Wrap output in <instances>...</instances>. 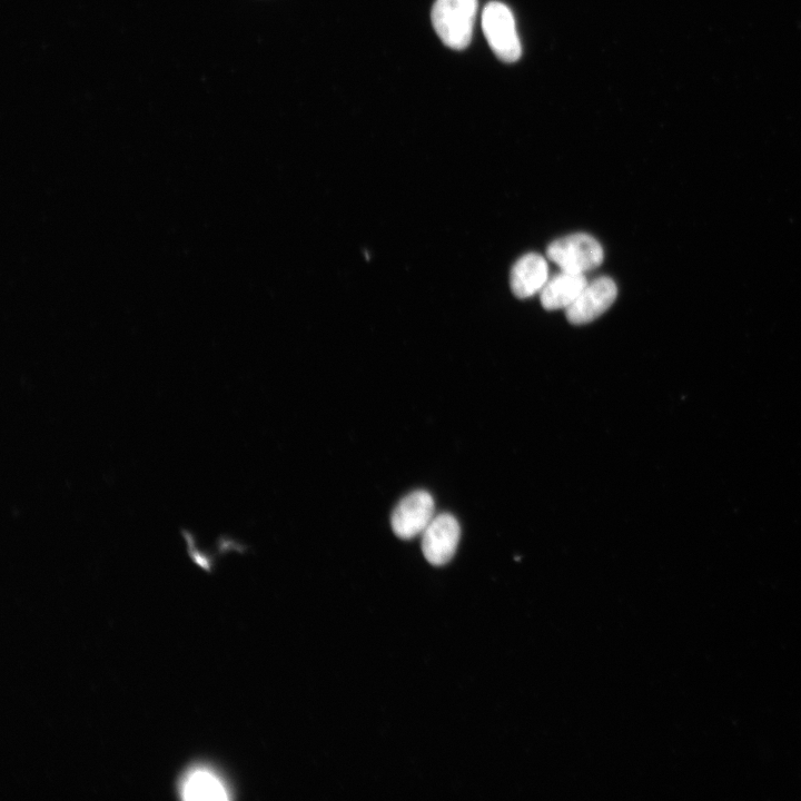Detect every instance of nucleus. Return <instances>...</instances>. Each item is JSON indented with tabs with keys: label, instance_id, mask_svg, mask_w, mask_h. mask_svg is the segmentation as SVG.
<instances>
[{
	"label": "nucleus",
	"instance_id": "1",
	"mask_svg": "<svg viewBox=\"0 0 801 801\" xmlns=\"http://www.w3.org/2000/svg\"><path fill=\"white\" fill-rule=\"evenodd\" d=\"M477 0H436L431 12L433 27L447 47L462 50L472 39Z\"/></svg>",
	"mask_w": 801,
	"mask_h": 801
},
{
	"label": "nucleus",
	"instance_id": "2",
	"mask_svg": "<svg viewBox=\"0 0 801 801\" xmlns=\"http://www.w3.org/2000/svg\"><path fill=\"white\" fill-rule=\"evenodd\" d=\"M485 38L494 53L505 62L516 61L522 52L511 9L498 1L487 3L482 13Z\"/></svg>",
	"mask_w": 801,
	"mask_h": 801
},
{
	"label": "nucleus",
	"instance_id": "3",
	"mask_svg": "<svg viewBox=\"0 0 801 801\" xmlns=\"http://www.w3.org/2000/svg\"><path fill=\"white\" fill-rule=\"evenodd\" d=\"M546 256L562 270L584 274L603 261L600 243L586 234H573L552 241Z\"/></svg>",
	"mask_w": 801,
	"mask_h": 801
},
{
	"label": "nucleus",
	"instance_id": "4",
	"mask_svg": "<svg viewBox=\"0 0 801 801\" xmlns=\"http://www.w3.org/2000/svg\"><path fill=\"white\" fill-rule=\"evenodd\" d=\"M434 511L432 495L426 491H414L394 508L390 517L392 528L403 540L413 538L423 534L435 516Z\"/></svg>",
	"mask_w": 801,
	"mask_h": 801
},
{
	"label": "nucleus",
	"instance_id": "5",
	"mask_svg": "<svg viewBox=\"0 0 801 801\" xmlns=\"http://www.w3.org/2000/svg\"><path fill=\"white\" fill-rule=\"evenodd\" d=\"M422 550L427 562L435 566L448 563L457 548L461 527L449 513L435 515L423 532Z\"/></svg>",
	"mask_w": 801,
	"mask_h": 801
},
{
	"label": "nucleus",
	"instance_id": "6",
	"mask_svg": "<svg viewBox=\"0 0 801 801\" xmlns=\"http://www.w3.org/2000/svg\"><path fill=\"white\" fill-rule=\"evenodd\" d=\"M617 287L613 279L606 276L587 283L577 298L565 309L567 320L574 325L587 324L603 313L614 303Z\"/></svg>",
	"mask_w": 801,
	"mask_h": 801
},
{
	"label": "nucleus",
	"instance_id": "7",
	"mask_svg": "<svg viewBox=\"0 0 801 801\" xmlns=\"http://www.w3.org/2000/svg\"><path fill=\"white\" fill-rule=\"evenodd\" d=\"M548 268L545 258L530 253L522 256L510 273L511 290L517 298H527L541 291L547 281Z\"/></svg>",
	"mask_w": 801,
	"mask_h": 801
},
{
	"label": "nucleus",
	"instance_id": "8",
	"mask_svg": "<svg viewBox=\"0 0 801 801\" xmlns=\"http://www.w3.org/2000/svg\"><path fill=\"white\" fill-rule=\"evenodd\" d=\"M586 284L584 274L562 270L545 283L540 291L541 304L546 310L566 309Z\"/></svg>",
	"mask_w": 801,
	"mask_h": 801
},
{
	"label": "nucleus",
	"instance_id": "9",
	"mask_svg": "<svg viewBox=\"0 0 801 801\" xmlns=\"http://www.w3.org/2000/svg\"><path fill=\"white\" fill-rule=\"evenodd\" d=\"M181 795L186 800H226L227 789L211 771L197 768L191 770L181 784Z\"/></svg>",
	"mask_w": 801,
	"mask_h": 801
}]
</instances>
